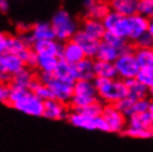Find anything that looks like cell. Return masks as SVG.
<instances>
[{"instance_id":"1f68e13d","label":"cell","mask_w":153,"mask_h":152,"mask_svg":"<svg viewBox=\"0 0 153 152\" xmlns=\"http://www.w3.org/2000/svg\"><path fill=\"white\" fill-rule=\"evenodd\" d=\"M137 13L147 17H153V0H137Z\"/></svg>"},{"instance_id":"ac0fdd59","label":"cell","mask_w":153,"mask_h":152,"mask_svg":"<svg viewBox=\"0 0 153 152\" xmlns=\"http://www.w3.org/2000/svg\"><path fill=\"white\" fill-rule=\"evenodd\" d=\"M79 30H82L87 35L92 37L95 39H99V40H102V38L106 34V29L104 24H102V21L95 20V18H88V17L85 18V21L82 22Z\"/></svg>"},{"instance_id":"ba28073f","label":"cell","mask_w":153,"mask_h":152,"mask_svg":"<svg viewBox=\"0 0 153 152\" xmlns=\"http://www.w3.org/2000/svg\"><path fill=\"white\" fill-rule=\"evenodd\" d=\"M17 111H20L25 115H30V116H43L44 112V101L40 100L38 96H35L31 91H29L22 99L14 101L9 105Z\"/></svg>"},{"instance_id":"f546056e","label":"cell","mask_w":153,"mask_h":152,"mask_svg":"<svg viewBox=\"0 0 153 152\" xmlns=\"http://www.w3.org/2000/svg\"><path fill=\"white\" fill-rule=\"evenodd\" d=\"M102 109H104L102 101L97 100L92 104H88V105H86V107L79 108V109H73V111H78V112H81L86 116H90V117H99V116H101Z\"/></svg>"},{"instance_id":"ffe728a7","label":"cell","mask_w":153,"mask_h":152,"mask_svg":"<svg viewBox=\"0 0 153 152\" xmlns=\"http://www.w3.org/2000/svg\"><path fill=\"white\" fill-rule=\"evenodd\" d=\"M53 75H55L56 78L61 79V81L73 83V85L78 81V74H76L75 65L64 61V60H60V63H59V65H57Z\"/></svg>"},{"instance_id":"6da1fadb","label":"cell","mask_w":153,"mask_h":152,"mask_svg":"<svg viewBox=\"0 0 153 152\" xmlns=\"http://www.w3.org/2000/svg\"><path fill=\"white\" fill-rule=\"evenodd\" d=\"M97 96L104 104H117L127 96V86L121 78H95Z\"/></svg>"},{"instance_id":"7a4b0ae2","label":"cell","mask_w":153,"mask_h":152,"mask_svg":"<svg viewBox=\"0 0 153 152\" xmlns=\"http://www.w3.org/2000/svg\"><path fill=\"white\" fill-rule=\"evenodd\" d=\"M51 25L55 31V37L59 42H68L75 37L79 31V24L76 18L66 9H59L51 18Z\"/></svg>"},{"instance_id":"8fae6325","label":"cell","mask_w":153,"mask_h":152,"mask_svg":"<svg viewBox=\"0 0 153 152\" xmlns=\"http://www.w3.org/2000/svg\"><path fill=\"white\" fill-rule=\"evenodd\" d=\"M128 20V35L127 40L131 43L139 39L141 35H144L145 33H148V26H149V20L147 17L141 16L139 13H135L132 16L127 17Z\"/></svg>"},{"instance_id":"484cf974","label":"cell","mask_w":153,"mask_h":152,"mask_svg":"<svg viewBox=\"0 0 153 152\" xmlns=\"http://www.w3.org/2000/svg\"><path fill=\"white\" fill-rule=\"evenodd\" d=\"M95 75L96 78H118L114 63L95 60Z\"/></svg>"},{"instance_id":"d590c367","label":"cell","mask_w":153,"mask_h":152,"mask_svg":"<svg viewBox=\"0 0 153 152\" xmlns=\"http://www.w3.org/2000/svg\"><path fill=\"white\" fill-rule=\"evenodd\" d=\"M134 44L137 48H153V37L149 33H145Z\"/></svg>"},{"instance_id":"5bb4252c","label":"cell","mask_w":153,"mask_h":152,"mask_svg":"<svg viewBox=\"0 0 153 152\" xmlns=\"http://www.w3.org/2000/svg\"><path fill=\"white\" fill-rule=\"evenodd\" d=\"M69 112L66 109V105L64 103H61L59 100L55 99H49V100L44 101V112H43V117L48 120H53V121H60V120H68Z\"/></svg>"},{"instance_id":"d6a6232c","label":"cell","mask_w":153,"mask_h":152,"mask_svg":"<svg viewBox=\"0 0 153 152\" xmlns=\"http://www.w3.org/2000/svg\"><path fill=\"white\" fill-rule=\"evenodd\" d=\"M134 103H135V100H132V99H130L126 96L125 99H122V100H120L117 104H114L116 107L120 109V111L123 113V115L127 117L131 116L132 115V109H134Z\"/></svg>"},{"instance_id":"8992f818","label":"cell","mask_w":153,"mask_h":152,"mask_svg":"<svg viewBox=\"0 0 153 152\" xmlns=\"http://www.w3.org/2000/svg\"><path fill=\"white\" fill-rule=\"evenodd\" d=\"M68 121L75 127L87 129V130H100V131L109 133L108 125H106V122L101 116L90 117V116H86V115H83V113L78 112V111H73V112L69 113Z\"/></svg>"},{"instance_id":"60d3db41","label":"cell","mask_w":153,"mask_h":152,"mask_svg":"<svg viewBox=\"0 0 153 152\" xmlns=\"http://www.w3.org/2000/svg\"><path fill=\"white\" fill-rule=\"evenodd\" d=\"M149 98H151L152 100H153V87H151V89H149Z\"/></svg>"},{"instance_id":"cb8c5ba5","label":"cell","mask_w":153,"mask_h":152,"mask_svg":"<svg viewBox=\"0 0 153 152\" xmlns=\"http://www.w3.org/2000/svg\"><path fill=\"white\" fill-rule=\"evenodd\" d=\"M78 79H87V81H94L96 78L95 75V61L90 57L83 59L81 63L75 65Z\"/></svg>"},{"instance_id":"9a60e30c","label":"cell","mask_w":153,"mask_h":152,"mask_svg":"<svg viewBox=\"0 0 153 152\" xmlns=\"http://www.w3.org/2000/svg\"><path fill=\"white\" fill-rule=\"evenodd\" d=\"M85 10H86V17L102 21L110 12V8H109L108 1H102V0H86Z\"/></svg>"},{"instance_id":"7402d4cb","label":"cell","mask_w":153,"mask_h":152,"mask_svg":"<svg viewBox=\"0 0 153 152\" xmlns=\"http://www.w3.org/2000/svg\"><path fill=\"white\" fill-rule=\"evenodd\" d=\"M121 54H122L121 49H118L117 47H114L113 44L108 43V42L101 40L100 45H99V49H97V54H96V60L114 63Z\"/></svg>"},{"instance_id":"44dd1931","label":"cell","mask_w":153,"mask_h":152,"mask_svg":"<svg viewBox=\"0 0 153 152\" xmlns=\"http://www.w3.org/2000/svg\"><path fill=\"white\" fill-rule=\"evenodd\" d=\"M126 86H127V98L132 99V100H143V99L149 98V89L144 86L141 82H139L136 78L127 79Z\"/></svg>"},{"instance_id":"d4e9b609","label":"cell","mask_w":153,"mask_h":152,"mask_svg":"<svg viewBox=\"0 0 153 152\" xmlns=\"http://www.w3.org/2000/svg\"><path fill=\"white\" fill-rule=\"evenodd\" d=\"M36 68L39 69L40 73H47V74H53L56 70L57 65L60 63V57L57 56H45V55H36Z\"/></svg>"},{"instance_id":"3957f363","label":"cell","mask_w":153,"mask_h":152,"mask_svg":"<svg viewBox=\"0 0 153 152\" xmlns=\"http://www.w3.org/2000/svg\"><path fill=\"white\" fill-rule=\"evenodd\" d=\"M97 100H100V99L97 96V91L94 81L78 79L74 83V92H73V98L70 101L71 109L83 108Z\"/></svg>"},{"instance_id":"ee69618b","label":"cell","mask_w":153,"mask_h":152,"mask_svg":"<svg viewBox=\"0 0 153 152\" xmlns=\"http://www.w3.org/2000/svg\"><path fill=\"white\" fill-rule=\"evenodd\" d=\"M102 1H108V0H102Z\"/></svg>"},{"instance_id":"5b68a950","label":"cell","mask_w":153,"mask_h":152,"mask_svg":"<svg viewBox=\"0 0 153 152\" xmlns=\"http://www.w3.org/2000/svg\"><path fill=\"white\" fill-rule=\"evenodd\" d=\"M114 65H116L118 78L123 79V81L136 78L137 73L140 72V65L135 56V49L132 48L122 52L114 61Z\"/></svg>"},{"instance_id":"f1b7e54d","label":"cell","mask_w":153,"mask_h":152,"mask_svg":"<svg viewBox=\"0 0 153 152\" xmlns=\"http://www.w3.org/2000/svg\"><path fill=\"white\" fill-rule=\"evenodd\" d=\"M30 91H31L35 96L39 98L40 100H43V101L52 99V94H51V91H49V87L45 85V83L42 82L39 78L35 79V81L31 83V86H30Z\"/></svg>"},{"instance_id":"83f0119b","label":"cell","mask_w":153,"mask_h":152,"mask_svg":"<svg viewBox=\"0 0 153 152\" xmlns=\"http://www.w3.org/2000/svg\"><path fill=\"white\" fill-rule=\"evenodd\" d=\"M140 69H153V48H135Z\"/></svg>"},{"instance_id":"d6986e66","label":"cell","mask_w":153,"mask_h":152,"mask_svg":"<svg viewBox=\"0 0 153 152\" xmlns=\"http://www.w3.org/2000/svg\"><path fill=\"white\" fill-rule=\"evenodd\" d=\"M108 4L112 12L125 17L137 13V0H108Z\"/></svg>"},{"instance_id":"2e32d148","label":"cell","mask_w":153,"mask_h":152,"mask_svg":"<svg viewBox=\"0 0 153 152\" xmlns=\"http://www.w3.org/2000/svg\"><path fill=\"white\" fill-rule=\"evenodd\" d=\"M73 40H75L76 43L81 45V48L83 49V52H85V55L87 57H90V59L96 57L97 49H99V45H100L101 40L95 39V38L87 35V34L83 33L82 30H79V31L75 34V37L73 38Z\"/></svg>"},{"instance_id":"836d02e7","label":"cell","mask_w":153,"mask_h":152,"mask_svg":"<svg viewBox=\"0 0 153 152\" xmlns=\"http://www.w3.org/2000/svg\"><path fill=\"white\" fill-rule=\"evenodd\" d=\"M136 79L141 82L148 89L153 87V69H140V72L136 75Z\"/></svg>"},{"instance_id":"74e56055","label":"cell","mask_w":153,"mask_h":152,"mask_svg":"<svg viewBox=\"0 0 153 152\" xmlns=\"http://www.w3.org/2000/svg\"><path fill=\"white\" fill-rule=\"evenodd\" d=\"M9 9V0H0V12H8Z\"/></svg>"},{"instance_id":"7bdbcfd3","label":"cell","mask_w":153,"mask_h":152,"mask_svg":"<svg viewBox=\"0 0 153 152\" xmlns=\"http://www.w3.org/2000/svg\"><path fill=\"white\" fill-rule=\"evenodd\" d=\"M0 73H1V66H0Z\"/></svg>"},{"instance_id":"52a82bcc","label":"cell","mask_w":153,"mask_h":152,"mask_svg":"<svg viewBox=\"0 0 153 152\" xmlns=\"http://www.w3.org/2000/svg\"><path fill=\"white\" fill-rule=\"evenodd\" d=\"M0 66H1L0 82L8 83V85L13 75H16L21 70H24L25 68H27L25 65L24 60L14 54H5L0 56Z\"/></svg>"},{"instance_id":"277c9868","label":"cell","mask_w":153,"mask_h":152,"mask_svg":"<svg viewBox=\"0 0 153 152\" xmlns=\"http://www.w3.org/2000/svg\"><path fill=\"white\" fill-rule=\"evenodd\" d=\"M39 79L49 87V91L52 94V99L59 100L64 104H70L73 92H74V85L61 79L56 78L53 74L40 73Z\"/></svg>"},{"instance_id":"603a6c76","label":"cell","mask_w":153,"mask_h":152,"mask_svg":"<svg viewBox=\"0 0 153 152\" xmlns=\"http://www.w3.org/2000/svg\"><path fill=\"white\" fill-rule=\"evenodd\" d=\"M152 124H153V117L149 112H141L131 115L127 118V125L137 129H145V130L152 131Z\"/></svg>"},{"instance_id":"b9f144b4","label":"cell","mask_w":153,"mask_h":152,"mask_svg":"<svg viewBox=\"0 0 153 152\" xmlns=\"http://www.w3.org/2000/svg\"><path fill=\"white\" fill-rule=\"evenodd\" d=\"M151 130H152V134H153V124H152V129H151Z\"/></svg>"},{"instance_id":"8d00e7d4","label":"cell","mask_w":153,"mask_h":152,"mask_svg":"<svg viewBox=\"0 0 153 152\" xmlns=\"http://www.w3.org/2000/svg\"><path fill=\"white\" fill-rule=\"evenodd\" d=\"M9 85L8 83H4V82H0V103L8 105V101H9Z\"/></svg>"},{"instance_id":"ab89813d","label":"cell","mask_w":153,"mask_h":152,"mask_svg":"<svg viewBox=\"0 0 153 152\" xmlns=\"http://www.w3.org/2000/svg\"><path fill=\"white\" fill-rule=\"evenodd\" d=\"M149 113H151V116L153 117V100L151 101V105H149V111H148Z\"/></svg>"},{"instance_id":"7c38bea8","label":"cell","mask_w":153,"mask_h":152,"mask_svg":"<svg viewBox=\"0 0 153 152\" xmlns=\"http://www.w3.org/2000/svg\"><path fill=\"white\" fill-rule=\"evenodd\" d=\"M27 40L30 42V44L33 45V43L39 40H51L56 39L55 31L52 29L51 22H36L35 25H33L30 28L29 35H26Z\"/></svg>"},{"instance_id":"4316f807","label":"cell","mask_w":153,"mask_h":152,"mask_svg":"<svg viewBox=\"0 0 153 152\" xmlns=\"http://www.w3.org/2000/svg\"><path fill=\"white\" fill-rule=\"evenodd\" d=\"M35 81V77L31 73V70L29 68H25L24 70H21L20 73H17L16 75H13L12 79H10L9 85L10 86H16V87H24V89H29L31 83Z\"/></svg>"},{"instance_id":"4fadbf2b","label":"cell","mask_w":153,"mask_h":152,"mask_svg":"<svg viewBox=\"0 0 153 152\" xmlns=\"http://www.w3.org/2000/svg\"><path fill=\"white\" fill-rule=\"evenodd\" d=\"M87 56L85 55L81 45L76 43L75 40H68L62 44V51H61V60L66 63H70L73 65H76L78 63H81L83 59H86Z\"/></svg>"},{"instance_id":"30bf717a","label":"cell","mask_w":153,"mask_h":152,"mask_svg":"<svg viewBox=\"0 0 153 152\" xmlns=\"http://www.w3.org/2000/svg\"><path fill=\"white\" fill-rule=\"evenodd\" d=\"M102 24H104L105 29H106V33L116 34L118 37L127 39V35H128V20H127V17L121 16V14L110 10L108 13V16L102 20Z\"/></svg>"},{"instance_id":"9c48e42d","label":"cell","mask_w":153,"mask_h":152,"mask_svg":"<svg viewBox=\"0 0 153 152\" xmlns=\"http://www.w3.org/2000/svg\"><path fill=\"white\" fill-rule=\"evenodd\" d=\"M101 117L108 125L109 133H120V134H122V131L127 126V117L113 104L104 105Z\"/></svg>"},{"instance_id":"e0dca14e","label":"cell","mask_w":153,"mask_h":152,"mask_svg":"<svg viewBox=\"0 0 153 152\" xmlns=\"http://www.w3.org/2000/svg\"><path fill=\"white\" fill-rule=\"evenodd\" d=\"M33 49L36 55H45V56H57L61 59V51H62V44L57 39L51 40H39L33 43Z\"/></svg>"},{"instance_id":"f35d334b","label":"cell","mask_w":153,"mask_h":152,"mask_svg":"<svg viewBox=\"0 0 153 152\" xmlns=\"http://www.w3.org/2000/svg\"><path fill=\"white\" fill-rule=\"evenodd\" d=\"M148 33L153 37V17L149 18V26H148Z\"/></svg>"},{"instance_id":"4dcf8cb0","label":"cell","mask_w":153,"mask_h":152,"mask_svg":"<svg viewBox=\"0 0 153 152\" xmlns=\"http://www.w3.org/2000/svg\"><path fill=\"white\" fill-rule=\"evenodd\" d=\"M122 135L130 136V138H136V139H145V138H153L152 131L145 130V129H137L132 126H126V129L122 131Z\"/></svg>"},{"instance_id":"e575fe53","label":"cell","mask_w":153,"mask_h":152,"mask_svg":"<svg viewBox=\"0 0 153 152\" xmlns=\"http://www.w3.org/2000/svg\"><path fill=\"white\" fill-rule=\"evenodd\" d=\"M10 38H12V35H9L4 31H0V56L9 54Z\"/></svg>"}]
</instances>
